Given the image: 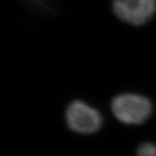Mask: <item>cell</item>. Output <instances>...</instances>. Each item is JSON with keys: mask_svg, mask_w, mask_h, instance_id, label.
<instances>
[{"mask_svg": "<svg viewBox=\"0 0 156 156\" xmlns=\"http://www.w3.org/2000/svg\"><path fill=\"white\" fill-rule=\"evenodd\" d=\"M111 110L118 121L128 125H140L150 117L153 105L143 95L125 93L116 95L111 102Z\"/></svg>", "mask_w": 156, "mask_h": 156, "instance_id": "obj_1", "label": "cell"}, {"mask_svg": "<svg viewBox=\"0 0 156 156\" xmlns=\"http://www.w3.org/2000/svg\"><path fill=\"white\" fill-rule=\"evenodd\" d=\"M66 122L69 128L78 134H89L98 131L102 125L101 114L82 101H71L66 109Z\"/></svg>", "mask_w": 156, "mask_h": 156, "instance_id": "obj_2", "label": "cell"}, {"mask_svg": "<svg viewBox=\"0 0 156 156\" xmlns=\"http://www.w3.org/2000/svg\"><path fill=\"white\" fill-rule=\"evenodd\" d=\"M114 13L122 22L140 26L154 16L156 0H113Z\"/></svg>", "mask_w": 156, "mask_h": 156, "instance_id": "obj_3", "label": "cell"}, {"mask_svg": "<svg viewBox=\"0 0 156 156\" xmlns=\"http://www.w3.org/2000/svg\"><path fill=\"white\" fill-rule=\"evenodd\" d=\"M135 156H156V145L151 142H144L137 149Z\"/></svg>", "mask_w": 156, "mask_h": 156, "instance_id": "obj_4", "label": "cell"}, {"mask_svg": "<svg viewBox=\"0 0 156 156\" xmlns=\"http://www.w3.org/2000/svg\"><path fill=\"white\" fill-rule=\"evenodd\" d=\"M29 5L41 11H50L52 8L53 0H25Z\"/></svg>", "mask_w": 156, "mask_h": 156, "instance_id": "obj_5", "label": "cell"}]
</instances>
